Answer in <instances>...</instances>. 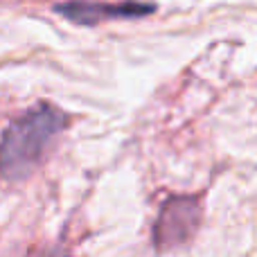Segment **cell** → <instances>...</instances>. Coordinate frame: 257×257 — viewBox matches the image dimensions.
Masks as SVG:
<instances>
[{
    "label": "cell",
    "instance_id": "cell-1",
    "mask_svg": "<svg viewBox=\"0 0 257 257\" xmlns=\"http://www.w3.org/2000/svg\"><path fill=\"white\" fill-rule=\"evenodd\" d=\"M66 124V113L50 104H39L14 120L0 138V176L7 181L30 176Z\"/></svg>",
    "mask_w": 257,
    "mask_h": 257
},
{
    "label": "cell",
    "instance_id": "cell-3",
    "mask_svg": "<svg viewBox=\"0 0 257 257\" xmlns=\"http://www.w3.org/2000/svg\"><path fill=\"white\" fill-rule=\"evenodd\" d=\"M199 226V203L187 196H174L165 203L163 212L156 223V244L176 246L187 241Z\"/></svg>",
    "mask_w": 257,
    "mask_h": 257
},
{
    "label": "cell",
    "instance_id": "cell-2",
    "mask_svg": "<svg viewBox=\"0 0 257 257\" xmlns=\"http://www.w3.org/2000/svg\"><path fill=\"white\" fill-rule=\"evenodd\" d=\"M54 12L77 25H97L115 18H142L156 12V5L147 3H88V0H70L54 5Z\"/></svg>",
    "mask_w": 257,
    "mask_h": 257
}]
</instances>
